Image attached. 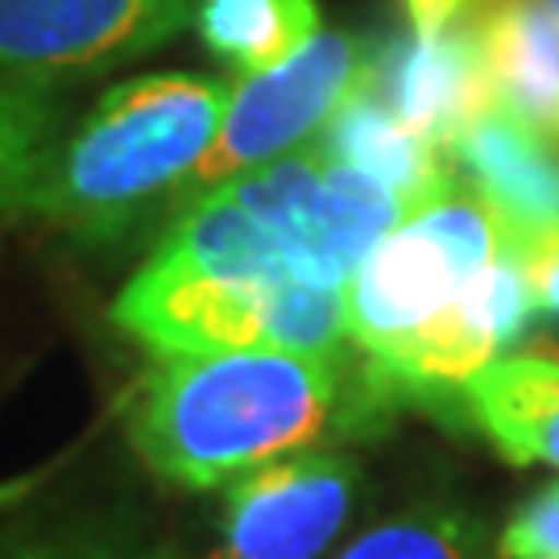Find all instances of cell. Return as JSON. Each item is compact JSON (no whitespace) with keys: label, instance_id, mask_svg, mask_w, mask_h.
Masks as SVG:
<instances>
[{"label":"cell","instance_id":"16","mask_svg":"<svg viewBox=\"0 0 559 559\" xmlns=\"http://www.w3.org/2000/svg\"><path fill=\"white\" fill-rule=\"evenodd\" d=\"M62 129V104L46 83H0V221L21 216Z\"/></svg>","mask_w":559,"mask_h":559},{"label":"cell","instance_id":"1","mask_svg":"<svg viewBox=\"0 0 559 559\" xmlns=\"http://www.w3.org/2000/svg\"><path fill=\"white\" fill-rule=\"evenodd\" d=\"M399 402L369 360H323L282 348L154 357L129 399V443L141 464L187 493L233 485L261 464L320 440L381 436Z\"/></svg>","mask_w":559,"mask_h":559},{"label":"cell","instance_id":"15","mask_svg":"<svg viewBox=\"0 0 559 559\" xmlns=\"http://www.w3.org/2000/svg\"><path fill=\"white\" fill-rule=\"evenodd\" d=\"M332 559H501V547L473 510L423 501L353 535Z\"/></svg>","mask_w":559,"mask_h":559},{"label":"cell","instance_id":"9","mask_svg":"<svg viewBox=\"0 0 559 559\" xmlns=\"http://www.w3.org/2000/svg\"><path fill=\"white\" fill-rule=\"evenodd\" d=\"M456 175L522 240L559 233V141L510 108L489 104L448 145Z\"/></svg>","mask_w":559,"mask_h":559},{"label":"cell","instance_id":"20","mask_svg":"<svg viewBox=\"0 0 559 559\" xmlns=\"http://www.w3.org/2000/svg\"><path fill=\"white\" fill-rule=\"evenodd\" d=\"M402 4L411 17V34H436L448 21H456L464 4H473V0H402Z\"/></svg>","mask_w":559,"mask_h":559},{"label":"cell","instance_id":"6","mask_svg":"<svg viewBox=\"0 0 559 559\" xmlns=\"http://www.w3.org/2000/svg\"><path fill=\"white\" fill-rule=\"evenodd\" d=\"M360 501V468L307 448L228 485L221 539L207 559H323Z\"/></svg>","mask_w":559,"mask_h":559},{"label":"cell","instance_id":"4","mask_svg":"<svg viewBox=\"0 0 559 559\" xmlns=\"http://www.w3.org/2000/svg\"><path fill=\"white\" fill-rule=\"evenodd\" d=\"M373 62L378 50L360 34L332 29L316 34L282 67L240 75L224 108L221 133L179 187V203L187 207L245 170H258L265 162L316 141L323 124L336 117L340 104L373 75Z\"/></svg>","mask_w":559,"mask_h":559},{"label":"cell","instance_id":"19","mask_svg":"<svg viewBox=\"0 0 559 559\" xmlns=\"http://www.w3.org/2000/svg\"><path fill=\"white\" fill-rule=\"evenodd\" d=\"M522 245H526V265H531L539 311L559 320V233L543 240H522Z\"/></svg>","mask_w":559,"mask_h":559},{"label":"cell","instance_id":"10","mask_svg":"<svg viewBox=\"0 0 559 559\" xmlns=\"http://www.w3.org/2000/svg\"><path fill=\"white\" fill-rule=\"evenodd\" d=\"M473 431L514 468H559V353H501L456 390Z\"/></svg>","mask_w":559,"mask_h":559},{"label":"cell","instance_id":"11","mask_svg":"<svg viewBox=\"0 0 559 559\" xmlns=\"http://www.w3.org/2000/svg\"><path fill=\"white\" fill-rule=\"evenodd\" d=\"M328 158L348 162L365 175L394 187L411 212L436 200L443 187L456 182V166L440 145L419 138L406 120L390 108V100L373 87V75L336 108V117L316 138Z\"/></svg>","mask_w":559,"mask_h":559},{"label":"cell","instance_id":"14","mask_svg":"<svg viewBox=\"0 0 559 559\" xmlns=\"http://www.w3.org/2000/svg\"><path fill=\"white\" fill-rule=\"evenodd\" d=\"M0 559H187L170 535L133 510H75L0 535Z\"/></svg>","mask_w":559,"mask_h":559},{"label":"cell","instance_id":"8","mask_svg":"<svg viewBox=\"0 0 559 559\" xmlns=\"http://www.w3.org/2000/svg\"><path fill=\"white\" fill-rule=\"evenodd\" d=\"M373 87L419 138L448 154L460 129L498 104L480 50L477 13L448 21L436 34L390 41L373 62Z\"/></svg>","mask_w":559,"mask_h":559},{"label":"cell","instance_id":"17","mask_svg":"<svg viewBox=\"0 0 559 559\" xmlns=\"http://www.w3.org/2000/svg\"><path fill=\"white\" fill-rule=\"evenodd\" d=\"M348 307L344 290H323L302 278H282L265 299V348L302 353V357L344 360L348 344Z\"/></svg>","mask_w":559,"mask_h":559},{"label":"cell","instance_id":"18","mask_svg":"<svg viewBox=\"0 0 559 559\" xmlns=\"http://www.w3.org/2000/svg\"><path fill=\"white\" fill-rule=\"evenodd\" d=\"M501 559H559V480L514 506L498 535Z\"/></svg>","mask_w":559,"mask_h":559},{"label":"cell","instance_id":"2","mask_svg":"<svg viewBox=\"0 0 559 559\" xmlns=\"http://www.w3.org/2000/svg\"><path fill=\"white\" fill-rule=\"evenodd\" d=\"M228 83L207 75H138L108 87L96 108L59 138L25 212L83 245H108L179 195L221 133Z\"/></svg>","mask_w":559,"mask_h":559},{"label":"cell","instance_id":"7","mask_svg":"<svg viewBox=\"0 0 559 559\" xmlns=\"http://www.w3.org/2000/svg\"><path fill=\"white\" fill-rule=\"evenodd\" d=\"M274 282L233 278L203 261L154 249L112 302V323L150 357H203L265 348V299Z\"/></svg>","mask_w":559,"mask_h":559},{"label":"cell","instance_id":"5","mask_svg":"<svg viewBox=\"0 0 559 559\" xmlns=\"http://www.w3.org/2000/svg\"><path fill=\"white\" fill-rule=\"evenodd\" d=\"M195 0H0V83H50L158 50Z\"/></svg>","mask_w":559,"mask_h":559},{"label":"cell","instance_id":"21","mask_svg":"<svg viewBox=\"0 0 559 559\" xmlns=\"http://www.w3.org/2000/svg\"><path fill=\"white\" fill-rule=\"evenodd\" d=\"M547 4H551V9H556V17H559V0H547Z\"/></svg>","mask_w":559,"mask_h":559},{"label":"cell","instance_id":"13","mask_svg":"<svg viewBox=\"0 0 559 559\" xmlns=\"http://www.w3.org/2000/svg\"><path fill=\"white\" fill-rule=\"evenodd\" d=\"M203 46L237 75H258L295 59L320 34L316 0H195Z\"/></svg>","mask_w":559,"mask_h":559},{"label":"cell","instance_id":"3","mask_svg":"<svg viewBox=\"0 0 559 559\" xmlns=\"http://www.w3.org/2000/svg\"><path fill=\"white\" fill-rule=\"evenodd\" d=\"M506 237L510 228L468 182L443 187L385 233L348 278L344 307L353 344L381 360L415 340L498 258Z\"/></svg>","mask_w":559,"mask_h":559},{"label":"cell","instance_id":"12","mask_svg":"<svg viewBox=\"0 0 559 559\" xmlns=\"http://www.w3.org/2000/svg\"><path fill=\"white\" fill-rule=\"evenodd\" d=\"M493 100L559 141V17L547 0H489L477 13Z\"/></svg>","mask_w":559,"mask_h":559}]
</instances>
